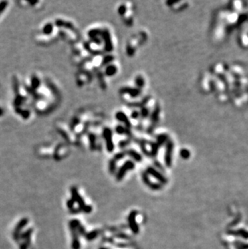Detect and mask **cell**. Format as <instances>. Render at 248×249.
Segmentation results:
<instances>
[{"instance_id": "6da1fadb", "label": "cell", "mask_w": 248, "mask_h": 249, "mask_svg": "<svg viewBox=\"0 0 248 249\" xmlns=\"http://www.w3.org/2000/svg\"><path fill=\"white\" fill-rule=\"evenodd\" d=\"M135 214L133 212V214H131V215L129 216V222H130V226L131 227V229L132 231H135V233H137L138 232V227L137 226H135Z\"/></svg>"}]
</instances>
